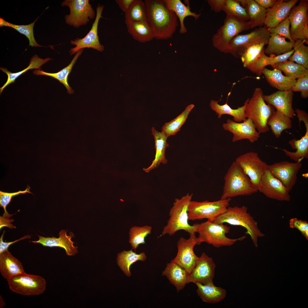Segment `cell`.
Returning a JSON list of instances; mask_svg holds the SVG:
<instances>
[{"label":"cell","instance_id":"56","mask_svg":"<svg viewBox=\"0 0 308 308\" xmlns=\"http://www.w3.org/2000/svg\"><path fill=\"white\" fill-rule=\"evenodd\" d=\"M302 33L303 36L306 38L307 41L308 42V21H307L305 23L304 27L302 31Z\"/></svg>","mask_w":308,"mask_h":308},{"label":"cell","instance_id":"11","mask_svg":"<svg viewBox=\"0 0 308 308\" xmlns=\"http://www.w3.org/2000/svg\"><path fill=\"white\" fill-rule=\"evenodd\" d=\"M235 161L258 190L262 178L267 169L268 165L260 158L257 153L253 151L240 155Z\"/></svg>","mask_w":308,"mask_h":308},{"label":"cell","instance_id":"37","mask_svg":"<svg viewBox=\"0 0 308 308\" xmlns=\"http://www.w3.org/2000/svg\"><path fill=\"white\" fill-rule=\"evenodd\" d=\"M266 44L264 42L254 43L244 48L239 53L238 56H240L244 67L247 68L258 60L264 52V46Z\"/></svg>","mask_w":308,"mask_h":308},{"label":"cell","instance_id":"7","mask_svg":"<svg viewBox=\"0 0 308 308\" xmlns=\"http://www.w3.org/2000/svg\"><path fill=\"white\" fill-rule=\"evenodd\" d=\"M249 21H244L226 15L223 24L217 30L212 38L214 47L225 53L229 52V45L233 38L240 33L250 29Z\"/></svg>","mask_w":308,"mask_h":308},{"label":"cell","instance_id":"49","mask_svg":"<svg viewBox=\"0 0 308 308\" xmlns=\"http://www.w3.org/2000/svg\"><path fill=\"white\" fill-rule=\"evenodd\" d=\"M30 187L27 186L25 190L23 191L20 190L16 192L9 193L0 191V205L1 207L3 208L4 210V213L6 214L8 213L6 210V207L10 203L13 197L20 194H25L27 193L33 194L30 191Z\"/></svg>","mask_w":308,"mask_h":308},{"label":"cell","instance_id":"45","mask_svg":"<svg viewBox=\"0 0 308 308\" xmlns=\"http://www.w3.org/2000/svg\"><path fill=\"white\" fill-rule=\"evenodd\" d=\"M151 227L147 226L143 227L135 226L130 229L129 243L132 249L135 251L139 244L145 243V238L151 233Z\"/></svg>","mask_w":308,"mask_h":308},{"label":"cell","instance_id":"9","mask_svg":"<svg viewBox=\"0 0 308 308\" xmlns=\"http://www.w3.org/2000/svg\"><path fill=\"white\" fill-rule=\"evenodd\" d=\"M7 280L12 291L24 295H40L44 291L46 287V282L42 276L26 273L11 277Z\"/></svg>","mask_w":308,"mask_h":308},{"label":"cell","instance_id":"5","mask_svg":"<svg viewBox=\"0 0 308 308\" xmlns=\"http://www.w3.org/2000/svg\"><path fill=\"white\" fill-rule=\"evenodd\" d=\"M230 230V227L227 225L218 224L209 220L200 224L197 223L196 232L198 233L197 237L198 245L205 242L217 248L231 246L246 237V235L236 238H228L226 234L228 233Z\"/></svg>","mask_w":308,"mask_h":308},{"label":"cell","instance_id":"22","mask_svg":"<svg viewBox=\"0 0 308 308\" xmlns=\"http://www.w3.org/2000/svg\"><path fill=\"white\" fill-rule=\"evenodd\" d=\"M298 1L277 0L273 7L267 9L265 26L268 28L275 27L288 17L291 9Z\"/></svg>","mask_w":308,"mask_h":308},{"label":"cell","instance_id":"41","mask_svg":"<svg viewBox=\"0 0 308 308\" xmlns=\"http://www.w3.org/2000/svg\"><path fill=\"white\" fill-rule=\"evenodd\" d=\"M194 105L190 104L176 118L168 123H166L162 128V132L168 137L175 135L180 130L181 126L185 122L188 116L194 107Z\"/></svg>","mask_w":308,"mask_h":308},{"label":"cell","instance_id":"47","mask_svg":"<svg viewBox=\"0 0 308 308\" xmlns=\"http://www.w3.org/2000/svg\"><path fill=\"white\" fill-rule=\"evenodd\" d=\"M290 25L289 21L287 17L275 27L268 28V30L270 33L276 34L288 39L290 42H294L290 34Z\"/></svg>","mask_w":308,"mask_h":308},{"label":"cell","instance_id":"48","mask_svg":"<svg viewBox=\"0 0 308 308\" xmlns=\"http://www.w3.org/2000/svg\"><path fill=\"white\" fill-rule=\"evenodd\" d=\"M297 79L290 90L292 92H300L301 97L306 98L308 97V72Z\"/></svg>","mask_w":308,"mask_h":308},{"label":"cell","instance_id":"28","mask_svg":"<svg viewBox=\"0 0 308 308\" xmlns=\"http://www.w3.org/2000/svg\"><path fill=\"white\" fill-rule=\"evenodd\" d=\"M163 0L167 7L173 12L178 18L180 23L179 32L181 34H185L187 32L184 23V20L186 17L192 16L197 20L200 15V14H197L191 11L188 1H187V4L186 5L180 0Z\"/></svg>","mask_w":308,"mask_h":308},{"label":"cell","instance_id":"55","mask_svg":"<svg viewBox=\"0 0 308 308\" xmlns=\"http://www.w3.org/2000/svg\"><path fill=\"white\" fill-rule=\"evenodd\" d=\"M277 0H255L259 5L266 9L273 7L277 1Z\"/></svg>","mask_w":308,"mask_h":308},{"label":"cell","instance_id":"44","mask_svg":"<svg viewBox=\"0 0 308 308\" xmlns=\"http://www.w3.org/2000/svg\"><path fill=\"white\" fill-rule=\"evenodd\" d=\"M226 15L247 21L250 18L246 8L242 7L236 0H225L223 10Z\"/></svg>","mask_w":308,"mask_h":308},{"label":"cell","instance_id":"15","mask_svg":"<svg viewBox=\"0 0 308 308\" xmlns=\"http://www.w3.org/2000/svg\"><path fill=\"white\" fill-rule=\"evenodd\" d=\"M258 191L267 197L280 201H289V191L268 169L261 179Z\"/></svg>","mask_w":308,"mask_h":308},{"label":"cell","instance_id":"35","mask_svg":"<svg viewBox=\"0 0 308 308\" xmlns=\"http://www.w3.org/2000/svg\"><path fill=\"white\" fill-rule=\"evenodd\" d=\"M291 119L277 110H275L268 119L267 124L277 138L281 137L282 132L292 127Z\"/></svg>","mask_w":308,"mask_h":308},{"label":"cell","instance_id":"1","mask_svg":"<svg viewBox=\"0 0 308 308\" xmlns=\"http://www.w3.org/2000/svg\"><path fill=\"white\" fill-rule=\"evenodd\" d=\"M146 20L154 38L166 40L172 38L178 25L177 17L166 7L163 0H145Z\"/></svg>","mask_w":308,"mask_h":308},{"label":"cell","instance_id":"10","mask_svg":"<svg viewBox=\"0 0 308 308\" xmlns=\"http://www.w3.org/2000/svg\"><path fill=\"white\" fill-rule=\"evenodd\" d=\"M61 5L70 9V14L65 17V23L75 28L86 25L96 15L88 0H65Z\"/></svg>","mask_w":308,"mask_h":308},{"label":"cell","instance_id":"25","mask_svg":"<svg viewBox=\"0 0 308 308\" xmlns=\"http://www.w3.org/2000/svg\"><path fill=\"white\" fill-rule=\"evenodd\" d=\"M162 275L166 277L178 292L183 289L188 283V272L178 264L171 261L167 264Z\"/></svg>","mask_w":308,"mask_h":308},{"label":"cell","instance_id":"30","mask_svg":"<svg viewBox=\"0 0 308 308\" xmlns=\"http://www.w3.org/2000/svg\"><path fill=\"white\" fill-rule=\"evenodd\" d=\"M249 100L248 98L245 102L243 106L238 107L237 109H232L227 104V101L224 104L220 105L219 101L212 100L210 103L211 109L218 114L219 119L223 115L227 114L232 116L233 121L237 122L244 121L247 118L245 112L246 104Z\"/></svg>","mask_w":308,"mask_h":308},{"label":"cell","instance_id":"33","mask_svg":"<svg viewBox=\"0 0 308 308\" xmlns=\"http://www.w3.org/2000/svg\"><path fill=\"white\" fill-rule=\"evenodd\" d=\"M83 49L77 52L70 64L67 66L57 72L50 73L45 72L40 70H36L33 72V74L36 76L45 75L54 78L62 84L67 90L69 94H72L74 91L69 86L68 83V78L74 65L80 56L81 54Z\"/></svg>","mask_w":308,"mask_h":308},{"label":"cell","instance_id":"6","mask_svg":"<svg viewBox=\"0 0 308 308\" xmlns=\"http://www.w3.org/2000/svg\"><path fill=\"white\" fill-rule=\"evenodd\" d=\"M263 95L261 88H256L246 104L245 110L247 118L252 120L257 130L260 133L269 131L267 121L275 111L273 106L266 103L263 98Z\"/></svg>","mask_w":308,"mask_h":308},{"label":"cell","instance_id":"8","mask_svg":"<svg viewBox=\"0 0 308 308\" xmlns=\"http://www.w3.org/2000/svg\"><path fill=\"white\" fill-rule=\"evenodd\" d=\"M231 198L209 201L191 200L188 208V219L194 220L206 218L213 221L226 211Z\"/></svg>","mask_w":308,"mask_h":308},{"label":"cell","instance_id":"19","mask_svg":"<svg viewBox=\"0 0 308 308\" xmlns=\"http://www.w3.org/2000/svg\"><path fill=\"white\" fill-rule=\"evenodd\" d=\"M216 264L212 258L202 252L194 268L189 274L187 283L199 282L206 284L213 281Z\"/></svg>","mask_w":308,"mask_h":308},{"label":"cell","instance_id":"27","mask_svg":"<svg viewBox=\"0 0 308 308\" xmlns=\"http://www.w3.org/2000/svg\"><path fill=\"white\" fill-rule=\"evenodd\" d=\"M0 272L3 277L7 280L25 273L22 263L8 250L0 254Z\"/></svg>","mask_w":308,"mask_h":308},{"label":"cell","instance_id":"21","mask_svg":"<svg viewBox=\"0 0 308 308\" xmlns=\"http://www.w3.org/2000/svg\"><path fill=\"white\" fill-rule=\"evenodd\" d=\"M293 93L290 90H279L269 95H263L265 102L283 114L294 118L296 115L292 107Z\"/></svg>","mask_w":308,"mask_h":308},{"label":"cell","instance_id":"54","mask_svg":"<svg viewBox=\"0 0 308 308\" xmlns=\"http://www.w3.org/2000/svg\"><path fill=\"white\" fill-rule=\"evenodd\" d=\"M135 0H116L115 1L121 11L124 13L129 9Z\"/></svg>","mask_w":308,"mask_h":308},{"label":"cell","instance_id":"40","mask_svg":"<svg viewBox=\"0 0 308 308\" xmlns=\"http://www.w3.org/2000/svg\"><path fill=\"white\" fill-rule=\"evenodd\" d=\"M271 66L273 68H277L283 72L285 76L293 80L299 78L308 72V69L303 66L288 60Z\"/></svg>","mask_w":308,"mask_h":308},{"label":"cell","instance_id":"51","mask_svg":"<svg viewBox=\"0 0 308 308\" xmlns=\"http://www.w3.org/2000/svg\"><path fill=\"white\" fill-rule=\"evenodd\" d=\"M5 232V231H3V232L0 238V254L3 253L4 251L8 250V248L9 246L12 244L21 240H24L26 239H29L31 238L30 235H26L19 239L15 240L13 241L4 242L3 241V238Z\"/></svg>","mask_w":308,"mask_h":308},{"label":"cell","instance_id":"39","mask_svg":"<svg viewBox=\"0 0 308 308\" xmlns=\"http://www.w3.org/2000/svg\"><path fill=\"white\" fill-rule=\"evenodd\" d=\"M52 59L49 58L43 59L38 57L37 55H35L31 58L29 65L27 67L21 71L16 73H12L8 71L6 68L0 67V70L7 75L6 82L0 88V94L5 87L10 84L14 83L16 79L23 73L31 69H40V67L43 64Z\"/></svg>","mask_w":308,"mask_h":308},{"label":"cell","instance_id":"53","mask_svg":"<svg viewBox=\"0 0 308 308\" xmlns=\"http://www.w3.org/2000/svg\"><path fill=\"white\" fill-rule=\"evenodd\" d=\"M13 215V214H9V213L6 214L4 213L3 216H0V229L4 227H7L11 229L16 228L11 223L13 221V219H9Z\"/></svg>","mask_w":308,"mask_h":308},{"label":"cell","instance_id":"38","mask_svg":"<svg viewBox=\"0 0 308 308\" xmlns=\"http://www.w3.org/2000/svg\"><path fill=\"white\" fill-rule=\"evenodd\" d=\"M145 253L143 252L137 254L130 250L126 251L124 250L117 254V262L118 266L125 274L128 277L131 275L130 268L131 265L138 260L144 261L146 259Z\"/></svg>","mask_w":308,"mask_h":308},{"label":"cell","instance_id":"43","mask_svg":"<svg viewBox=\"0 0 308 308\" xmlns=\"http://www.w3.org/2000/svg\"><path fill=\"white\" fill-rule=\"evenodd\" d=\"M305 42L307 43L305 40L299 39L294 41V52L288 60L295 62L308 69V47L304 44Z\"/></svg>","mask_w":308,"mask_h":308},{"label":"cell","instance_id":"23","mask_svg":"<svg viewBox=\"0 0 308 308\" xmlns=\"http://www.w3.org/2000/svg\"><path fill=\"white\" fill-rule=\"evenodd\" d=\"M59 237H44L38 235V240L32 241L34 243L41 244L44 246L59 247L63 248L65 250L66 254L68 256H74L78 253L77 247L74 246L71 239L74 236L73 233H71L69 235L67 234L65 230H62L59 233Z\"/></svg>","mask_w":308,"mask_h":308},{"label":"cell","instance_id":"3","mask_svg":"<svg viewBox=\"0 0 308 308\" xmlns=\"http://www.w3.org/2000/svg\"><path fill=\"white\" fill-rule=\"evenodd\" d=\"M193 196V194L187 193L181 198L175 199L170 210L169 217L161 236L167 234L171 236L180 230L189 234L196 232L197 223L191 225L188 222V208Z\"/></svg>","mask_w":308,"mask_h":308},{"label":"cell","instance_id":"17","mask_svg":"<svg viewBox=\"0 0 308 308\" xmlns=\"http://www.w3.org/2000/svg\"><path fill=\"white\" fill-rule=\"evenodd\" d=\"M104 5L99 4L96 10V15L95 20L92 27L87 35L82 38H76L70 41V44L75 45V47L71 48L70 50L71 55L74 54L80 50L85 48H91L100 52L104 50L103 45L99 41L98 35V26L100 19L103 17L102 16L104 8Z\"/></svg>","mask_w":308,"mask_h":308},{"label":"cell","instance_id":"36","mask_svg":"<svg viewBox=\"0 0 308 308\" xmlns=\"http://www.w3.org/2000/svg\"><path fill=\"white\" fill-rule=\"evenodd\" d=\"M244 7L246 9L250 18L251 28L264 24L267 9L262 7L254 0H246Z\"/></svg>","mask_w":308,"mask_h":308},{"label":"cell","instance_id":"26","mask_svg":"<svg viewBox=\"0 0 308 308\" xmlns=\"http://www.w3.org/2000/svg\"><path fill=\"white\" fill-rule=\"evenodd\" d=\"M194 283L197 286V294L204 302L209 303L219 302L225 297V289L214 285L213 281L206 284L199 282Z\"/></svg>","mask_w":308,"mask_h":308},{"label":"cell","instance_id":"14","mask_svg":"<svg viewBox=\"0 0 308 308\" xmlns=\"http://www.w3.org/2000/svg\"><path fill=\"white\" fill-rule=\"evenodd\" d=\"M298 119L299 125L302 121L305 125L306 132L305 135L299 139H292L289 141V144L295 152H291L285 149L281 150L285 155L295 162H301L303 159L308 158V114L305 111L296 108L295 110Z\"/></svg>","mask_w":308,"mask_h":308},{"label":"cell","instance_id":"4","mask_svg":"<svg viewBox=\"0 0 308 308\" xmlns=\"http://www.w3.org/2000/svg\"><path fill=\"white\" fill-rule=\"evenodd\" d=\"M248 209L244 206H228L226 212L213 222L221 224L226 223L244 227L246 230L245 234L250 235L255 246L257 247L258 238L264 236L265 235L258 228V223L254 217L248 212Z\"/></svg>","mask_w":308,"mask_h":308},{"label":"cell","instance_id":"31","mask_svg":"<svg viewBox=\"0 0 308 308\" xmlns=\"http://www.w3.org/2000/svg\"><path fill=\"white\" fill-rule=\"evenodd\" d=\"M294 43L287 41L285 38L274 33H270L268 46L264 53L270 56H276L291 51Z\"/></svg>","mask_w":308,"mask_h":308},{"label":"cell","instance_id":"29","mask_svg":"<svg viewBox=\"0 0 308 308\" xmlns=\"http://www.w3.org/2000/svg\"><path fill=\"white\" fill-rule=\"evenodd\" d=\"M262 74L268 83L279 90H290L296 81L283 75L280 70L275 68L271 70L265 67L262 70Z\"/></svg>","mask_w":308,"mask_h":308},{"label":"cell","instance_id":"20","mask_svg":"<svg viewBox=\"0 0 308 308\" xmlns=\"http://www.w3.org/2000/svg\"><path fill=\"white\" fill-rule=\"evenodd\" d=\"M308 9L307 1L301 0L298 5L292 8L288 17L291 25V36L294 41L299 39L305 40L308 44L302 33L305 24L308 21Z\"/></svg>","mask_w":308,"mask_h":308},{"label":"cell","instance_id":"34","mask_svg":"<svg viewBox=\"0 0 308 308\" xmlns=\"http://www.w3.org/2000/svg\"><path fill=\"white\" fill-rule=\"evenodd\" d=\"M294 50L285 54L276 56H268L263 52L258 60L247 68L258 76L262 74V71L268 65L272 66L278 62L286 60L293 54Z\"/></svg>","mask_w":308,"mask_h":308},{"label":"cell","instance_id":"57","mask_svg":"<svg viewBox=\"0 0 308 308\" xmlns=\"http://www.w3.org/2000/svg\"><path fill=\"white\" fill-rule=\"evenodd\" d=\"M0 307L3 308V306L5 305V302L2 297L0 296Z\"/></svg>","mask_w":308,"mask_h":308},{"label":"cell","instance_id":"24","mask_svg":"<svg viewBox=\"0 0 308 308\" xmlns=\"http://www.w3.org/2000/svg\"><path fill=\"white\" fill-rule=\"evenodd\" d=\"M151 132L154 139L156 153L151 165L146 168H143V170L147 173L157 168L161 163L165 164L168 162L165 155L166 149L169 146L167 141V137L163 132L158 131L154 127L152 128Z\"/></svg>","mask_w":308,"mask_h":308},{"label":"cell","instance_id":"2","mask_svg":"<svg viewBox=\"0 0 308 308\" xmlns=\"http://www.w3.org/2000/svg\"><path fill=\"white\" fill-rule=\"evenodd\" d=\"M224 184L220 199L250 196L258 189L235 161L232 163L224 177Z\"/></svg>","mask_w":308,"mask_h":308},{"label":"cell","instance_id":"46","mask_svg":"<svg viewBox=\"0 0 308 308\" xmlns=\"http://www.w3.org/2000/svg\"><path fill=\"white\" fill-rule=\"evenodd\" d=\"M38 18L30 24L26 25H18L8 22L0 17V26L1 27L5 26L12 28L20 33L25 35L29 40V46L32 47H42L43 46L39 44L37 42L33 34L34 26Z\"/></svg>","mask_w":308,"mask_h":308},{"label":"cell","instance_id":"52","mask_svg":"<svg viewBox=\"0 0 308 308\" xmlns=\"http://www.w3.org/2000/svg\"><path fill=\"white\" fill-rule=\"evenodd\" d=\"M207 1L211 10L218 13L223 10L225 0H208Z\"/></svg>","mask_w":308,"mask_h":308},{"label":"cell","instance_id":"50","mask_svg":"<svg viewBox=\"0 0 308 308\" xmlns=\"http://www.w3.org/2000/svg\"><path fill=\"white\" fill-rule=\"evenodd\" d=\"M289 224L290 228L298 230L305 238L308 240V223L306 221L294 218L289 220Z\"/></svg>","mask_w":308,"mask_h":308},{"label":"cell","instance_id":"18","mask_svg":"<svg viewBox=\"0 0 308 308\" xmlns=\"http://www.w3.org/2000/svg\"><path fill=\"white\" fill-rule=\"evenodd\" d=\"M222 126L224 130L232 134L233 142L246 139L253 143L257 141L260 137V133L257 130L252 120L249 118L241 123L228 119Z\"/></svg>","mask_w":308,"mask_h":308},{"label":"cell","instance_id":"42","mask_svg":"<svg viewBox=\"0 0 308 308\" xmlns=\"http://www.w3.org/2000/svg\"><path fill=\"white\" fill-rule=\"evenodd\" d=\"M125 19L126 25L146 20V10L144 1L135 0L125 13Z\"/></svg>","mask_w":308,"mask_h":308},{"label":"cell","instance_id":"16","mask_svg":"<svg viewBox=\"0 0 308 308\" xmlns=\"http://www.w3.org/2000/svg\"><path fill=\"white\" fill-rule=\"evenodd\" d=\"M270 35L268 28L265 26L247 34L238 35L230 42L229 53L237 56L242 49L251 44L260 42L267 44Z\"/></svg>","mask_w":308,"mask_h":308},{"label":"cell","instance_id":"13","mask_svg":"<svg viewBox=\"0 0 308 308\" xmlns=\"http://www.w3.org/2000/svg\"><path fill=\"white\" fill-rule=\"evenodd\" d=\"M302 166L301 162L283 161L268 165L267 169L290 191L296 183L297 174Z\"/></svg>","mask_w":308,"mask_h":308},{"label":"cell","instance_id":"12","mask_svg":"<svg viewBox=\"0 0 308 308\" xmlns=\"http://www.w3.org/2000/svg\"><path fill=\"white\" fill-rule=\"evenodd\" d=\"M189 235L187 239L182 237L178 240L177 255L171 261L184 268L189 274L194 268L198 258L194 251V246L198 245L197 238L195 233Z\"/></svg>","mask_w":308,"mask_h":308},{"label":"cell","instance_id":"32","mask_svg":"<svg viewBox=\"0 0 308 308\" xmlns=\"http://www.w3.org/2000/svg\"><path fill=\"white\" fill-rule=\"evenodd\" d=\"M126 25L129 34L134 39L139 42H146L154 38L152 29L146 20Z\"/></svg>","mask_w":308,"mask_h":308}]
</instances>
